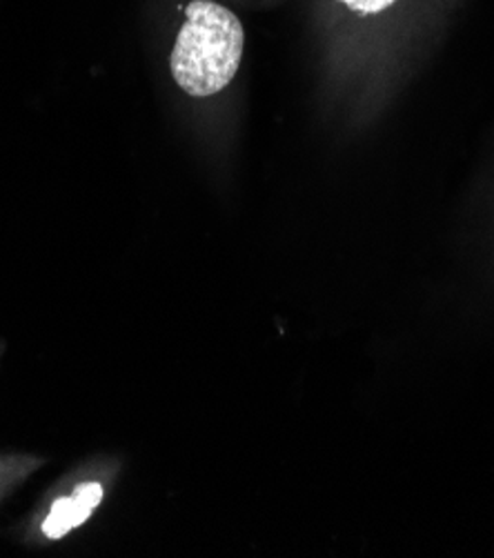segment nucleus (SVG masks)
<instances>
[{"label":"nucleus","instance_id":"3","mask_svg":"<svg viewBox=\"0 0 494 558\" xmlns=\"http://www.w3.org/2000/svg\"><path fill=\"white\" fill-rule=\"evenodd\" d=\"M72 498H74V506H76V510H79L81 521L85 523V521L89 519V514L94 512V508L100 504L103 487H100L98 483H83V485H79V487L74 489Z\"/></svg>","mask_w":494,"mask_h":558},{"label":"nucleus","instance_id":"4","mask_svg":"<svg viewBox=\"0 0 494 558\" xmlns=\"http://www.w3.org/2000/svg\"><path fill=\"white\" fill-rule=\"evenodd\" d=\"M350 10L359 12V14H378L383 10H388L390 5H395L397 0H341Z\"/></svg>","mask_w":494,"mask_h":558},{"label":"nucleus","instance_id":"2","mask_svg":"<svg viewBox=\"0 0 494 558\" xmlns=\"http://www.w3.org/2000/svg\"><path fill=\"white\" fill-rule=\"evenodd\" d=\"M79 525H83V521L74 506V498H59L43 523V534L49 538H63L70 530Z\"/></svg>","mask_w":494,"mask_h":558},{"label":"nucleus","instance_id":"1","mask_svg":"<svg viewBox=\"0 0 494 558\" xmlns=\"http://www.w3.org/2000/svg\"><path fill=\"white\" fill-rule=\"evenodd\" d=\"M243 47L245 32L234 12L212 0H194L172 49V76L194 98L214 96L234 81Z\"/></svg>","mask_w":494,"mask_h":558}]
</instances>
